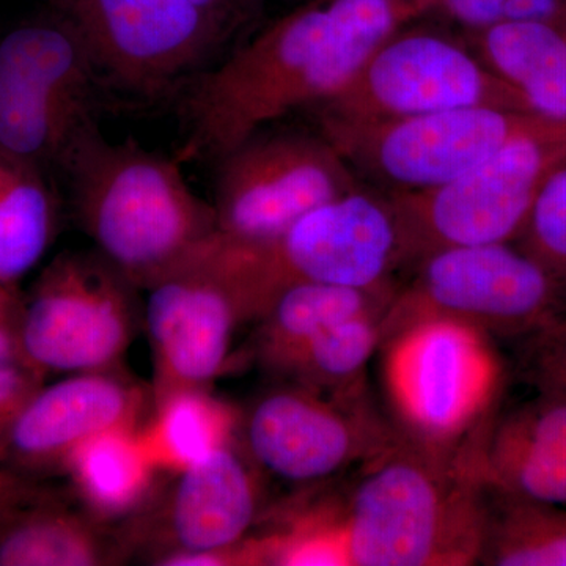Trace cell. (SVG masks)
I'll use <instances>...</instances> for the list:
<instances>
[{
    "label": "cell",
    "instance_id": "cell-1",
    "mask_svg": "<svg viewBox=\"0 0 566 566\" xmlns=\"http://www.w3.org/2000/svg\"><path fill=\"white\" fill-rule=\"evenodd\" d=\"M434 0H311L203 74L188 103V155L218 161L253 133L322 106L379 44L431 17Z\"/></svg>",
    "mask_w": 566,
    "mask_h": 566
},
{
    "label": "cell",
    "instance_id": "cell-2",
    "mask_svg": "<svg viewBox=\"0 0 566 566\" xmlns=\"http://www.w3.org/2000/svg\"><path fill=\"white\" fill-rule=\"evenodd\" d=\"M359 472L342 505L349 566L480 564L490 495L468 450L439 455L398 431Z\"/></svg>",
    "mask_w": 566,
    "mask_h": 566
},
{
    "label": "cell",
    "instance_id": "cell-3",
    "mask_svg": "<svg viewBox=\"0 0 566 566\" xmlns=\"http://www.w3.org/2000/svg\"><path fill=\"white\" fill-rule=\"evenodd\" d=\"M84 232L139 290L169 273L216 234L205 202L177 163L133 142H111L88 123L61 163Z\"/></svg>",
    "mask_w": 566,
    "mask_h": 566
},
{
    "label": "cell",
    "instance_id": "cell-4",
    "mask_svg": "<svg viewBox=\"0 0 566 566\" xmlns=\"http://www.w3.org/2000/svg\"><path fill=\"white\" fill-rule=\"evenodd\" d=\"M216 241L251 301L255 322L293 283L385 289L397 285L394 274L408 266L392 200L367 185L307 212L270 243Z\"/></svg>",
    "mask_w": 566,
    "mask_h": 566
},
{
    "label": "cell",
    "instance_id": "cell-5",
    "mask_svg": "<svg viewBox=\"0 0 566 566\" xmlns=\"http://www.w3.org/2000/svg\"><path fill=\"white\" fill-rule=\"evenodd\" d=\"M395 428L423 449L455 457L495 415L504 368L491 337L430 319L381 345Z\"/></svg>",
    "mask_w": 566,
    "mask_h": 566
},
{
    "label": "cell",
    "instance_id": "cell-6",
    "mask_svg": "<svg viewBox=\"0 0 566 566\" xmlns=\"http://www.w3.org/2000/svg\"><path fill=\"white\" fill-rule=\"evenodd\" d=\"M412 270L411 282L398 286L382 316L381 345L430 319L524 340L566 315L556 283L515 243L442 249Z\"/></svg>",
    "mask_w": 566,
    "mask_h": 566
},
{
    "label": "cell",
    "instance_id": "cell-7",
    "mask_svg": "<svg viewBox=\"0 0 566 566\" xmlns=\"http://www.w3.org/2000/svg\"><path fill=\"white\" fill-rule=\"evenodd\" d=\"M566 163V123L521 134L455 180L387 193L406 264L458 245L515 243L549 175Z\"/></svg>",
    "mask_w": 566,
    "mask_h": 566
},
{
    "label": "cell",
    "instance_id": "cell-8",
    "mask_svg": "<svg viewBox=\"0 0 566 566\" xmlns=\"http://www.w3.org/2000/svg\"><path fill=\"white\" fill-rule=\"evenodd\" d=\"M363 186L318 128H262L218 159L216 237L233 245L270 243L307 212Z\"/></svg>",
    "mask_w": 566,
    "mask_h": 566
},
{
    "label": "cell",
    "instance_id": "cell-9",
    "mask_svg": "<svg viewBox=\"0 0 566 566\" xmlns=\"http://www.w3.org/2000/svg\"><path fill=\"white\" fill-rule=\"evenodd\" d=\"M316 123L360 181L385 193H403L455 180L549 120L528 112L463 107L387 120L316 117Z\"/></svg>",
    "mask_w": 566,
    "mask_h": 566
},
{
    "label": "cell",
    "instance_id": "cell-10",
    "mask_svg": "<svg viewBox=\"0 0 566 566\" xmlns=\"http://www.w3.org/2000/svg\"><path fill=\"white\" fill-rule=\"evenodd\" d=\"M463 107L528 112L488 70L463 33L415 21L374 51L348 85L315 107L316 117L387 120Z\"/></svg>",
    "mask_w": 566,
    "mask_h": 566
},
{
    "label": "cell",
    "instance_id": "cell-11",
    "mask_svg": "<svg viewBox=\"0 0 566 566\" xmlns=\"http://www.w3.org/2000/svg\"><path fill=\"white\" fill-rule=\"evenodd\" d=\"M137 290L96 251L62 253L22 300V363L43 376L120 367L140 318Z\"/></svg>",
    "mask_w": 566,
    "mask_h": 566
},
{
    "label": "cell",
    "instance_id": "cell-12",
    "mask_svg": "<svg viewBox=\"0 0 566 566\" xmlns=\"http://www.w3.org/2000/svg\"><path fill=\"white\" fill-rule=\"evenodd\" d=\"M145 292L155 405L182 390L211 389L226 371L234 335L243 324L255 322L216 234Z\"/></svg>",
    "mask_w": 566,
    "mask_h": 566
},
{
    "label": "cell",
    "instance_id": "cell-13",
    "mask_svg": "<svg viewBox=\"0 0 566 566\" xmlns=\"http://www.w3.org/2000/svg\"><path fill=\"white\" fill-rule=\"evenodd\" d=\"M241 449L262 475L314 486L363 465L398 430L364 400L326 397L285 382L260 395L238 423Z\"/></svg>",
    "mask_w": 566,
    "mask_h": 566
},
{
    "label": "cell",
    "instance_id": "cell-14",
    "mask_svg": "<svg viewBox=\"0 0 566 566\" xmlns=\"http://www.w3.org/2000/svg\"><path fill=\"white\" fill-rule=\"evenodd\" d=\"M99 80L156 95L200 69L230 35L192 0H61Z\"/></svg>",
    "mask_w": 566,
    "mask_h": 566
},
{
    "label": "cell",
    "instance_id": "cell-15",
    "mask_svg": "<svg viewBox=\"0 0 566 566\" xmlns=\"http://www.w3.org/2000/svg\"><path fill=\"white\" fill-rule=\"evenodd\" d=\"M255 465L237 441L175 474L144 510L123 521L133 554L144 549L151 564L172 554L226 553L251 535L262 510Z\"/></svg>",
    "mask_w": 566,
    "mask_h": 566
},
{
    "label": "cell",
    "instance_id": "cell-16",
    "mask_svg": "<svg viewBox=\"0 0 566 566\" xmlns=\"http://www.w3.org/2000/svg\"><path fill=\"white\" fill-rule=\"evenodd\" d=\"M145 403L144 389L118 367L43 385L0 436V465L29 480L63 472L88 439L140 427Z\"/></svg>",
    "mask_w": 566,
    "mask_h": 566
},
{
    "label": "cell",
    "instance_id": "cell-17",
    "mask_svg": "<svg viewBox=\"0 0 566 566\" xmlns=\"http://www.w3.org/2000/svg\"><path fill=\"white\" fill-rule=\"evenodd\" d=\"M472 460L488 494L566 506V397L534 398L494 415L472 436Z\"/></svg>",
    "mask_w": 566,
    "mask_h": 566
},
{
    "label": "cell",
    "instance_id": "cell-18",
    "mask_svg": "<svg viewBox=\"0 0 566 566\" xmlns=\"http://www.w3.org/2000/svg\"><path fill=\"white\" fill-rule=\"evenodd\" d=\"M133 556L122 527L36 495L0 516V566L120 565Z\"/></svg>",
    "mask_w": 566,
    "mask_h": 566
},
{
    "label": "cell",
    "instance_id": "cell-19",
    "mask_svg": "<svg viewBox=\"0 0 566 566\" xmlns=\"http://www.w3.org/2000/svg\"><path fill=\"white\" fill-rule=\"evenodd\" d=\"M96 82L91 55L63 18L17 29L0 43V96L92 112Z\"/></svg>",
    "mask_w": 566,
    "mask_h": 566
},
{
    "label": "cell",
    "instance_id": "cell-20",
    "mask_svg": "<svg viewBox=\"0 0 566 566\" xmlns=\"http://www.w3.org/2000/svg\"><path fill=\"white\" fill-rule=\"evenodd\" d=\"M461 33L488 70L510 85L532 114L566 123V28L523 21Z\"/></svg>",
    "mask_w": 566,
    "mask_h": 566
},
{
    "label": "cell",
    "instance_id": "cell-21",
    "mask_svg": "<svg viewBox=\"0 0 566 566\" xmlns=\"http://www.w3.org/2000/svg\"><path fill=\"white\" fill-rule=\"evenodd\" d=\"M398 286L354 289L314 282L285 286L255 322L256 359L277 374L316 335L356 316L386 312Z\"/></svg>",
    "mask_w": 566,
    "mask_h": 566
},
{
    "label": "cell",
    "instance_id": "cell-22",
    "mask_svg": "<svg viewBox=\"0 0 566 566\" xmlns=\"http://www.w3.org/2000/svg\"><path fill=\"white\" fill-rule=\"evenodd\" d=\"M158 472L140 427L117 428L88 439L63 469L82 506L111 524L145 509L158 490Z\"/></svg>",
    "mask_w": 566,
    "mask_h": 566
},
{
    "label": "cell",
    "instance_id": "cell-23",
    "mask_svg": "<svg viewBox=\"0 0 566 566\" xmlns=\"http://www.w3.org/2000/svg\"><path fill=\"white\" fill-rule=\"evenodd\" d=\"M40 167L0 148V285L18 286L54 240L57 205Z\"/></svg>",
    "mask_w": 566,
    "mask_h": 566
},
{
    "label": "cell",
    "instance_id": "cell-24",
    "mask_svg": "<svg viewBox=\"0 0 566 566\" xmlns=\"http://www.w3.org/2000/svg\"><path fill=\"white\" fill-rule=\"evenodd\" d=\"M385 312L356 316L316 335L275 374L337 400L367 398V365L381 346Z\"/></svg>",
    "mask_w": 566,
    "mask_h": 566
},
{
    "label": "cell",
    "instance_id": "cell-25",
    "mask_svg": "<svg viewBox=\"0 0 566 566\" xmlns=\"http://www.w3.org/2000/svg\"><path fill=\"white\" fill-rule=\"evenodd\" d=\"M240 419L210 389L182 390L155 405V419L142 430L159 471L177 474L234 441Z\"/></svg>",
    "mask_w": 566,
    "mask_h": 566
},
{
    "label": "cell",
    "instance_id": "cell-26",
    "mask_svg": "<svg viewBox=\"0 0 566 566\" xmlns=\"http://www.w3.org/2000/svg\"><path fill=\"white\" fill-rule=\"evenodd\" d=\"M488 495L480 565L566 566V506Z\"/></svg>",
    "mask_w": 566,
    "mask_h": 566
},
{
    "label": "cell",
    "instance_id": "cell-27",
    "mask_svg": "<svg viewBox=\"0 0 566 566\" xmlns=\"http://www.w3.org/2000/svg\"><path fill=\"white\" fill-rule=\"evenodd\" d=\"M515 244L546 271L566 303V163L547 178Z\"/></svg>",
    "mask_w": 566,
    "mask_h": 566
},
{
    "label": "cell",
    "instance_id": "cell-28",
    "mask_svg": "<svg viewBox=\"0 0 566 566\" xmlns=\"http://www.w3.org/2000/svg\"><path fill=\"white\" fill-rule=\"evenodd\" d=\"M433 14L461 31L506 22L543 21L566 28V0H434Z\"/></svg>",
    "mask_w": 566,
    "mask_h": 566
},
{
    "label": "cell",
    "instance_id": "cell-29",
    "mask_svg": "<svg viewBox=\"0 0 566 566\" xmlns=\"http://www.w3.org/2000/svg\"><path fill=\"white\" fill-rule=\"evenodd\" d=\"M524 376L535 390L566 397V315L523 340Z\"/></svg>",
    "mask_w": 566,
    "mask_h": 566
},
{
    "label": "cell",
    "instance_id": "cell-30",
    "mask_svg": "<svg viewBox=\"0 0 566 566\" xmlns=\"http://www.w3.org/2000/svg\"><path fill=\"white\" fill-rule=\"evenodd\" d=\"M44 379L46 376L21 360L0 364V436L29 398L44 385Z\"/></svg>",
    "mask_w": 566,
    "mask_h": 566
},
{
    "label": "cell",
    "instance_id": "cell-31",
    "mask_svg": "<svg viewBox=\"0 0 566 566\" xmlns=\"http://www.w3.org/2000/svg\"><path fill=\"white\" fill-rule=\"evenodd\" d=\"M22 300L18 286L0 285V364L21 360Z\"/></svg>",
    "mask_w": 566,
    "mask_h": 566
},
{
    "label": "cell",
    "instance_id": "cell-32",
    "mask_svg": "<svg viewBox=\"0 0 566 566\" xmlns=\"http://www.w3.org/2000/svg\"><path fill=\"white\" fill-rule=\"evenodd\" d=\"M230 32L251 21L266 0H192Z\"/></svg>",
    "mask_w": 566,
    "mask_h": 566
},
{
    "label": "cell",
    "instance_id": "cell-33",
    "mask_svg": "<svg viewBox=\"0 0 566 566\" xmlns=\"http://www.w3.org/2000/svg\"><path fill=\"white\" fill-rule=\"evenodd\" d=\"M36 495H40L39 490L33 486L31 480L0 465V516Z\"/></svg>",
    "mask_w": 566,
    "mask_h": 566
}]
</instances>
